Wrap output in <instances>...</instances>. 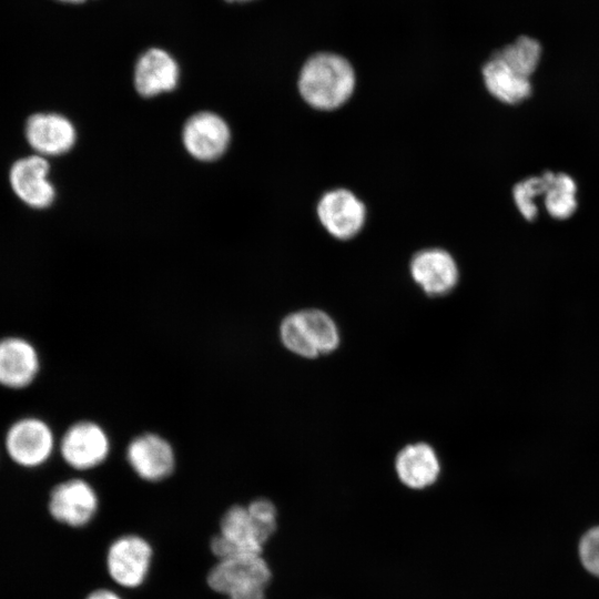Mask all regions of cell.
<instances>
[{
	"instance_id": "1",
	"label": "cell",
	"mask_w": 599,
	"mask_h": 599,
	"mask_svg": "<svg viewBox=\"0 0 599 599\" xmlns=\"http://www.w3.org/2000/svg\"><path fill=\"white\" fill-rule=\"evenodd\" d=\"M356 78L352 64L333 52H318L303 64L298 77V91L312 108L335 110L353 94Z\"/></svg>"
},
{
	"instance_id": "2",
	"label": "cell",
	"mask_w": 599,
	"mask_h": 599,
	"mask_svg": "<svg viewBox=\"0 0 599 599\" xmlns=\"http://www.w3.org/2000/svg\"><path fill=\"white\" fill-rule=\"evenodd\" d=\"M280 338L286 349L304 358L329 354L341 342L334 319L324 311L315 308L286 315L280 325Z\"/></svg>"
},
{
	"instance_id": "3",
	"label": "cell",
	"mask_w": 599,
	"mask_h": 599,
	"mask_svg": "<svg viewBox=\"0 0 599 599\" xmlns=\"http://www.w3.org/2000/svg\"><path fill=\"white\" fill-rule=\"evenodd\" d=\"M535 68L509 45L496 51L481 69L487 91L499 102L515 105L532 93Z\"/></svg>"
},
{
	"instance_id": "4",
	"label": "cell",
	"mask_w": 599,
	"mask_h": 599,
	"mask_svg": "<svg viewBox=\"0 0 599 599\" xmlns=\"http://www.w3.org/2000/svg\"><path fill=\"white\" fill-rule=\"evenodd\" d=\"M265 541L246 506L234 505L221 518L220 534L211 540L210 547L219 560L262 555Z\"/></svg>"
},
{
	"instance_id": "5",
	"label": "cell",
	"mask_w": 599,
	"mask_h": 599,
	"mask_svg": "<svg viewBox=\"0 0 599 599\" xmlns=\"http://www.w3.org/2000/svg\"><path fill=\"white\" fill-rule=\"evenodd\" d=\"M4 446L17 465L33 468L51 457L55 440L51 427L37 417L16 420L7 430Z\"/></svg>"
},
{
	"instance_id": "6",
	"label": "cell",
	"mask_w": 599,
	"mask_h": 599,
	"mask_svg": "<svg viewBox=\"0 0 599 599\" xmlns=\"http://www.w3.org/2000/svg\"><path fill=\"white\" fill-rule=\"evenodd\" d=\"M271 578L266 560L262 555H254L219 560L207 575V583L214 591L231 596L265 590Z\"/></svg>"
},
{
	"instance_id": "7",
	"label": "cell",
	"mask_w": 599,
	"mask_h": 599,
	"mask_svg": "<svg viewBox=\"0 0 599 599\" xmlns=\"http://www.w3.org/2000/svg\"><path fill=\"white\" fill-rule=\"evenodd\" d=\"M59 449L70 467L88 470L100 466L108 458L111 445L102 426L92 420H80L64 432Z\"/></svg>"
},
{
	"instance_id": "8",
	"label": "cell",
	"mask_w": 599,
	"mask_h": 599,
	"mask_svg": "<svg viewBox=\"0 0 599 599\" xmlns=\"http://www.w3.org/2000/svg\"><path fill=\"white\" fill-rule=\"evenodd\" d=\"M47 158L30 154L16 160L9 170V184L19 201L34 210L48 209L55 200V187L49 180Z\"/></svg>"
},
{
	"instance_id": "9",
	"label": "cell",
	"mask_w": 599,
	"mask_h": 599,
	"mask_svg": "<svg viewBox=\"0 0 599 599\" xmlns=\"http://www.w3.org/2000/svg\"><path fill=\"white\" fill-rule=\"evenodd\" d=\"M316 211L323 227L338 240L357 235L366 220L364 203L346 189H334L324 193Z\"/></svg>"
},
{
	"instance_id": "10",
	"label": "cell",
	"mask_w": 599,
	"mask_h": 599,
	"mask_svg": "<svg viewBox=\"0 0 599 599\" xmlns=\"http://www.w3.org/2000/svg\"><path fill=\"white\" fill-rule=\"evenodd\" d=\"M152 549L149 542L135 535H126L114 540L106 554L110 577L120 586H140L150 569Z\"/></svg>"
},
{
	"instance_id": "11",
	"label": "cell",
	"mask_w": 599,
	"mask_h": 599,
	"mask_svg": "<svg viewBox=\"0 0 599 599\" xmlns=\"http://www.w3.org/2000/svg\"><path fill=\"white\" fill-rule=\"evenodd\" d=\"M24 138L34 154L58 156L73 148L77 131L73 123L62 114L38 112L27 119Z\"/></svg>"
},
{
	"instance_id": "12",
	"label": "cell",
	"mask_w": 599,
	"mask_h": 599,
	"mask_svg": "<svg viewBox=\"0 0 599 599\" xmlns=\"http://www.w3.org/2000/svg\"><path fill=\"white\" fill-rule=\"evenodd\" d=\"M125 457L132 470L143 480L151 483L165 479L175 467L172 445L154 433L134 437L126 447Z\"/></svg>"
},
{
	"instance_id": "13",
	"label": "cell",
	"mask_w": 599,
	"mask_h": 599,
	"mask_svg": "<svg viewBox=\"0 0 599 599\" xmlns=\"http://www.w3.org/2000/svg\"><path fill=\"white\" fill-rule=\"evenodd\" d=\"M99 499L85 480L73 478L58 484L50 494L49 510L52 517L65 525L81 527L98 510Z\"/></svg>"
},
{
	"instance_id": "14",
	"label": "cell",
	"mask_w": 599,
	"mask_h": 599,
	"mask_svg": "<svg viewBox=\"0 0 599 599\" xmlns=\"http://www.w3.org/2000/svg\"><path fill=\"white\" fill-rule=\"evenodd\" d=\"M230 129L213 112H199L184 124L182 140L187 152L197 160L212 161L220 158L230 142Z\"/></svg>"
},
{
	"instance_id": "15",
	"label": "cell",
	"mask_w": 599,
	"mask_h": 599,
	"mask_svg": "<svg viewBox=\"0 0 599 599\" xmlns=\"http://www.w3.org/2000/svg\"><path fill=\"white\" fill-rule=\"evenodd\" d=\"M413 280L428 296H444L455 288L459 272L454 257L434 247L417 252L410 261Z\"/></svg>"
},
{
	"instance_id": "16",
	"label": "cell",
	"mask_w": 599,
	"mask_h": 599,
	"mask_svg": "<svg viewBox=\"0 0 599 599\" xmlns=\"http://www.w3.org/2000/svg\"><path fill=\"white\" fill-rule=\"evenodd\" d=\"M40 370L35 347L26 338L7 336L0 339V385L10 389L28 387Z\"/></svg>"
},
{
	"instance_id": "17",
	"label": "cell",
	"mask_w": 599,
	"mask_h": 599,
	"mask_svg": "<svg viewBox=\"0 0 599 599\" xmlns=\"http://www.w3.org/2000/svg\"><path fill=\"white\" fill-rule=\"evenodd\" d=\"M180 70L166 51L152 48L140 55L134 69V87L145 98L172 91L179 81Z\"/></svg>"
},
{
	"instance_id": "18",
	"label": "cell",
	"mask_w": 599,
	"mask_h": 599,
	"mask_svg": "<svg viewBox=\"0 0 599 599\" xmlns=\"http://www.w3.org/2000/svg\"><path fill=\"white\" fill-rule=\"evenodd\" d=\"M395 470L399 481L412 490L433 486L440 475L439 458L426 443L405 446L397 455Z\"/></svg>"
},
{
	"instance_id": "19",
	"label": "cell",
	"mask_w": 599,
	"mask_h": 599,
	"mask_svg": "<svg viewBox=\"0 0 599 599\" xmlns=\"http://www.w3.org/2000/svg\"><path fill=\"white\" fill-rule=\"evenodd\" d=\"M546 187L542 202L547 213L556 220L571 217L578 209L577 183L565 172L545 171Z\"/></svg>"
},
{
	"instance_id": "20",
	"label": "cell",
	"mask_w": 599,
	"mask_h": 599,
	"mask_svg": "<svg viewBox=\"0 0 599 599\" xmlns=\"http://www.w3.org/2000/svg\"><path fill=\"white\" fill-rule=\"evenodd\" d=\"M546 187V176L542 172L540 175H531L517 182L512 187V199L515 205L521 216L531 222L538 216L539 197L544 196Z\"/></svg>"
},
{
	"instance_id": "21",
	"label": "cell",
	"mask_w": 599,
	"mask_h": 599,
	"mask_svg": "<svg viewBox=\"0 0 599 599\" xmlns=\"http://www.w3.org/2000/svg\"><path fill=\"white\" fill-rule=\"evenodd\" d=\"M246 507L262 539L266 542L277 529V509L275 505L270 499L257 498Z\"/></svg>"
},
{
	"instance_id": "22",
	"label": "cell",
	"mask_w": 599,
	"mask_h": 599,
	"mask_svg": "<svg viewBox=\"0 0 599 599\" xmlns=\"http://www.w3.org/2000/svg\"><path fill=\"white\" fill-rule=\"evenodd\" d=\"M579 555L586 569L599 576V527L583 535L579 545Z\"/></svg>"
},
{
	"instance_id": "23",
	"label": "cell",
	"mask_w": 599,
	"mask_h": 599,
	"mask_svg": "<svg viewBox=\"0 0 599 599\" xmlns=\"http://www.w3.org/2000/svg\"><path fill=\"white\" fill-rule=\"evenodd\" d=\"M227 599H266L265 590H253L227 596Z\"/></svg>"
},
{
	"instance_id": "24",
	"label": "cell",
	"mask_w": 599,
	"mask_h": 599,
	"mask_svg": "<svg viewBox=\"0 0 599 599\" xmlns=\"http://www.w3.org/2000/svg\"><path fill=\"white\" fill-rule=\"evenodd\" d=\"M87 599H121L115 592L108 589H99L90 593Z\"/></svg>"
},
{
	"instance_id": "25",
	"label": "cell",
	"mask_w": 599,
	"mask_h": 599,
	"mask_svg": "<svg viewBox=\"0 0 599 599\" xmlns=\"http://www.w3.org/2000/svg\"><path fill=\"white\" fill-rule=\"evenodd\" d=\"M61 3H65V4H81L83 2H85L87 0H57Z\"/></svg>"
},
{
	"instance_id": "26",
	"label": "cell",
	"mask_w": 599,
	"mask_h": 599,
	"mask_svg": "<svg viewBox=\"0 0 599 599\" xmlns=\"http://www.w3.org/2000/svg\"><path fill=\"white\" fill-rule=\"evenodd\" d=\"M226 1L232 2V1H251V0H226Z\"/></svg>"
}]
</instances>
